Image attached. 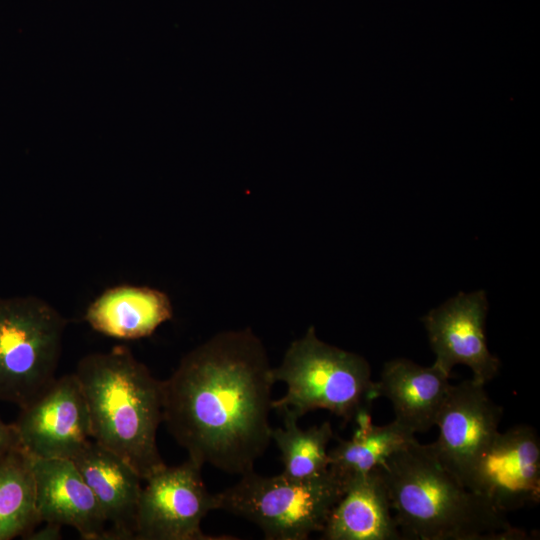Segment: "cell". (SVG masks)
Instances as JSON below:
<instances>
[{
  "instance_id": "obj_1",
  "label": "cell",
  "mask_w": 540,
  "mask_h": 540,
  "mask_svg": "<svg viewBox=\"0 0 540 540\" xmlns=\"http://www.w3.org/2000/svg\"><path fill=\"white\" fill-rule=\"evenodd\" d=\"M274 384L265 348L251 330L219 333L162 381L163 422L188 458L243 475L271 441Z\"/></svg>"
},
{
  "instance_id": "obj_2",
  "label": "cell",
  "mask_w": 540,
  "mask_h": 540,
  "mask_svg": "<svg viewBox=\"0 0 540 540\" xmlns=\"http://www.w3.org/2000/svg\"><path fill=\"white\" fill-rule=\"evenodd\" d=\"M403 539L527 540L505 513L464 486L416 439L380 466Z\"/></svg>"
},
{
  "instance_id": "obj_3",
  "label": "cell",
  "mask_w": 540,
  "mask_h": 540,
  "mask_svg": "<svg viewBox=\"0 0 540 540\" xmlns=\"http://www.w3.org/2000/svg\"><path fill=\"white\" fill-rule=\"evenodd\" d=\"M74 374L87 403L92 440L125 460L143 481L166 465L157 446L162 381L129 348L88 354Z\"/></svg>"
},
{
  "instance_id": "obj_4",
  "label": "cell",
  "mask_w": 540,
  "mask_h": 540,
  "mask_svg": "<svg viewBox=\"0 0 540 540\" xmlns=\"http://www.w3.org/2000/svg\"><path fill=\"white\" fill-rule=\"evenodd\" d=\"M272 378L287 387L281 398L273 399L272 409L298 418L325 409L348 422L378 398L366 359L321 341L313 326L291 343L281 364L272 368Z\"/></svg>"
},
{
  "instance_id": "obj_5",
  "label": "cell",
  "mask_w": 540,
  "mask_h": 540,
  "mask_svg": "<svg viewBox=\"0 0 540 540\" xmlns=\"http://www.w3.org/2000/svg\"><path fill=\"white\" fill-rule=\"evenodd\" d=\"M344 488L345 481L329 468L303 480L252 470L214 494L215 507L253 522L266 539L305 540L323 530Z\"/></svg>"
},
{
  "instance_id": "obj_6",
  "label": "cell",
  "mask_w": 540,
  "mask_h": 540,
  "mask_svg": "<svg viewBox=\"0 0 540 540\" xmlns=\"http://www.w3.org/2000/svg\"><path fill=\"white\" fill-rule=\"evenodd\" d=\"M66 325L39 297H0V402L21 408L54 382Z\"/></svg>"
},
{
  "instance_id": "obj_7",
  "label": "cell",
  "mask_w": 540,
  "mask_h": 540,
  "mask_svg": "<svg viewBox=\"0 0 540 540\" xmlns=\"http://www.w3.org/2000/svg\"><path fill=\"white\" fill-rule=\"evenodd\" d=\"M202 465L188 458L164 465L144 480L136 515L135 540H224L205 534L201 522L216 510L215 497L201 476Z\"/></svg>"
},
{
  "instance_id": "obj_8",
  "label": "cell",
  "mask_w": 540,
  "mask_h": 540,
  "mask_svg": "<svg viewBox=\"0 0 540 540\" xmlns=\"http://www.w3.org/2000/svg\"><path fill=\"white\" fill-rule=\"evenodd\" d=\"M13 425L19 447L28 456L72 459L92 439L89 411L76 375L56 378L20 408Z\"/></svg>"
},
{
  "instance_id": "obj_9",
  "label": "cell",
  "mask_w": 540,
  "mask_h": 540,
  "mask_svg": "<svg viewBox=\"0 0 540 540\" xmlns=\"http://www.w3.org/2000/svg\"><path fill=\"white\" fill-rule=\"evenodd\" d=\"M467 488L507 514L540 501V440L518 425L498 432L477 460Z\"/></svg>"
},
{
  "instance_id": "obj_10",
  "label": "cell",
  "mask_w": 540,
  "mask_h": 540,
  "mask_svg": "<svg viewBox=\"0 0 540 540\" xmlns=\"http://www.w3.org/2000/svg\"><path fill=\"white\" fill-rule=\"evenodd\" d=\"M503 409L475 379L452 385L438 414L436 441L428 444L438 461L464 486L485 449L499 432Z\"/></svg>"
},
{
  "instance_id": "obj_11",
  "label": "cell",
  "mask_w": 540,
  "mask_h": 540,
  "mask_svg": "<svg viewBox=\"0 0 540 540\" xmlns=\"http://www.w3.org/2000/svg\"><path fill=\"white\" fill-rule=\"evenodd\" d=\"M488 300L483 290L460 292L439 307L430 310L423 323L436 359L433 364L450 375L455 365L470 368L473 379L487 384L500 368L485 337Z\"/></svg>"
},
{
  "instance_id": "obj_12",
  "label": "cell",
  "mask_w": 540,
  "mask_h": 540,
  "mask_svg": "<svg viewBox=\"0 0 540 540\" xmlns=\"http://www.w3.org/2000/svg\"><path fill=\"white\" fill-rule=\"evenodd\" d=\"M29 459L40 523L70 526L85 540H109L101 508L73 460Z\"/></svg>"
},
{
  "instance_id": "obj_13",
  "label": "cell",
  "mask_w": 540,
  "mask_h": 540,
  "mask_svg": "<svg viewBox=\"0 0 540 540\" xmlns=\"http://www.w3.org/2000/svg\"><path fill=\"white\" fill-rule=\"evenodd\" d=\"M101 508L109 540H131L143 479L117 454L90 440L72 458Z\"/></svg>"
},
{
  "instance_id": "obj_14",
  "label": "cell",
  "mask_w": 540,
  "mask_h": 540,
  "mask_svg": "<svg viewBox=\"0 0 540 540\" xmlns=\"http://www.w3.org/2000/svg\"><path fill=\"white\" fill-rule=\"evenodd\" d=\"M324 540H400L381 467L345 480L321 531Z\"/></svg>"
},
{
  "instance_id": "obj_15",
  "label": "cell",
  "mask_w": 540,
  "mask_h": 540,
  "mask_svg": "<svg viewBox=\"0 0 540 540\" xmlns=\"http://www.w3.org/2000/svg\"><path fill=\"white\" fill-rule=\"evenodd\" d=\"M449 377L435 364L423 367L398 358L384 364L376 390L390 401L394 421L415 435L435 426L452 386Z\"/></svg>"
},
{
  "instance_id": "obj_16",
  "label": "cell",
  "mask_w": 540,
  "mask_h": 540,
  "mask_svg": "<svg viewBox=\"0 0 540 540\" xmlns=\"http://www.w3.org/2000/svg\"><path fill=\"white\" fill-rule=\"evenodd\" d=\"M172 316L173 307L165 292L122 284L107 288L93 300L84 319L105 336L135 340L150 336Z\"/></svg>"
},
{
  "instance_id": "obj_17",
  "label": "cell",
  "mask_w": 540,
  "mask_h": 540,
  "mask_svg": "<svg viewBox=\"0 0 540 540\" xmlns=\"http://www.w3.org/2000/svg\"><path fill=\"white\" fill-rule=\"evenodd\" d=\"M415 435L394 420L382 426L356 427L350 439L329 449V469L344 481L382 466L388 457L413 441Z\"/></svg>"
},
{
  "instance_id": "obj_18",
  "label": "cell",
  "mask_w": 540,
  "mask_h": 540,
  "mask_svg": "<svg viewBox=\"0 0 540 540\" xmlns=\"http://www.w3.org/2000/svg\"><path fill=\"white\" fill-rule=\"evenodd\" d=\"M39 523L30 459L17 448L0 461V540L23 539Z\"/></svg>"
},
{
  "instance_id": "obj_19",
  "label": "cell",
  "mask_w": 540,
  "mask_h": 540,
  "mask_svg": "<svg viewBox=\"0 0 540 540\" xmlns=\"http://www.w3.org/2000/svg\"><path fill=\"white\" fill-rule=\"evenodd\" d=\"M283 427L273 428L271 440L281 454L284 476L303 480L324 473L329 467L328 445L334 438L329 421L308 429L298 426V417L286 410Z\"/></svg>"
},
{
  "instance_id": "obj_20",
  "label": "cell",
  "mask_w": 540,
  "mask_h": 540,
  "mask_svg": "<svg viewBox=\"0 0 540 540\" xmlns=\"http://www.w3.org/2000/svg\"><path fill=\"white\" fill-rule=\"evenodd\" d=\"M19 447L13 423L7 424L0 419V461Z\"/></svg>"
},
{
  "instance_id": "obj_21",
  "label": "cell",
  "mask_w": 540,
  "mask_h": 540,
  "mask_svg": "<svg viewBox=\"0 0 540 540\" xmlns=\"http://www.w3.org/2000/svg\"><path fill=\"white\" fill-rule=\"evenodd\" d=\"M61 525L45 522V526L39 530L33 529L23 539L27 540H58L62 538Z\"/></svg>"
}]
</instances>
